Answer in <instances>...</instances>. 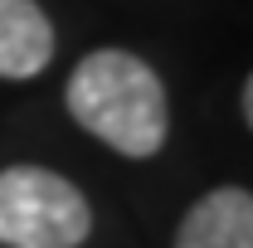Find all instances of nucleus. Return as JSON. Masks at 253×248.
Segmentation results:
<instances>
[{"label":"nucleus","mask_w":253,"mask_h":248,"mask_svg":"<svg viewBox=\"0 0 253 248\" xmlns=\"http://www.w3.org/2000/svg\"><path fill=\"white\" fill-rule=\"evenodd\" d=\"M63 102L73 122L117 156L146 161L166 146V131H170L166 88L156 68L126 49H93L73 68Z\"/></svg>","instance_id":"f257e3e1"},{"label":"nucleus","mask_w":253,"mask_h":248,"mask_svg":"<svg viewBox=\"0 0 253 248\" xmlns=\"http://www.w3.org/2000/svg\"><path fill=\"white\" fill-rule=\"evenodd\" d=\"M93 234L83 190L44 165L0 170V244L5 248H78Z\"/></svg>","instance_id":"f03ea898"},{"label":"nucleus","mask_w":253,"mask_h":248,"mask_svg":"<svg viewBox=\"0 0 253 248\" xmlns=\"http://www.w3.org/2000/svg\"><path fill=\"white\" fill-rule=\"evenodd\" d=\"M175 248H253V195L239 185H219L195 200L180 219Z\"/></svg>","instance_id":"7ed1b4c3"},{"label":"nucleus","mask_w":253,"mask_h":248,"mask_svg":"<svg viewBox=\"0 0 253 248\" xmlns=\"http://www.w3.org/2000/svg\"><path fill=\"white\" fill-rule=\"evenodd\" d=\"M54 25L34 0H0V78H39L54 59Z\"/></svg>","instance_id":"20e7f679"},{"label":"nucleus","mask_w":253,"mask_h":248,"mask_svg":"<svg viewBox=\"0 0 253 248\" xmlns=\"http://www.w3.org/2000/svg\"><path fill=\"white\" fill-rule=\"evenodd\" d=\"M244 117H249V126H253V73H249V83H244Z\"/></svg>","instance_id":"39448f33"}]
</instances>
